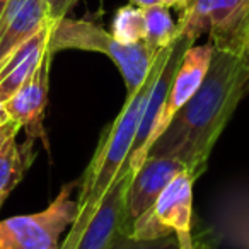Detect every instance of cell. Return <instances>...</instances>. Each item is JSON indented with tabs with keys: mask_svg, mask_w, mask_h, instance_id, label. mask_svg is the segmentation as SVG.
<instances>
[{
	"mask_svg": "<svg viewBox=\"0 0 249 249\" xmlns=\"http://www.w3.org/2000/svg\"><path fill=\"white\" fill-rule=\"evenodd\" d=\"M248 92L249 69L241 56L213 46L203 84L174 114L169 126L149 150V156L178 159L198 179L218 137Z\"/></svg>",
	"mask_w": 249,
	"mask_h": 249,
	"instance_id": "cell-1",
	"label": "cell"
},
{
	"mask_svg": "<svg viewBox=\"0 0 249 249\" xmlns=\"http://www.w3.org/2000/svg\"><path fill=\"white\" fill-rule=\"evenodd\" d=\"M173 43L160 50L150 67L145 82L137 92L126 96L120 114L101 139L92 160L80 179L79 200H77L79 207H86V205L97 207L101 198L109 190L118 174L128 166L130 154H132L133 143H135L137 133H139L147 99H149L157 77L160 75L167 58H169Z\"/></svg>",
	"mask_w": 249,
	"mask_h": 249,
	"instance_id": "cell-2",
	"label": "cell"
},
{
	"mask_svg": "<svg viewBox=\"0 0 249 249\" xmlns=\"http://www.w3.org/2000/svg\"><path fill=\"white\" fill-rule=\"evenodd\" d=\"M48 50L53 55L62 50H84L109 56L123 77L126 96L137 92L142 87L154 60L159 55V52H154L145 41L124 45L99 24L69 18L52 22Z\"/></svg>",
	"mask_w": 249,
	"mask_h": 249,
	"instance_id": "cell-3",
	"label": "cell"
},
{
	"mask_svg": "<svg viewBox=\"0 0 249 249\" xmlns=\"http://www.w3.org/2000/svg\"><path fill=\"white\" fill-rule=\"evenodd\" d=\"M79 183L63 184L55 200L38 213L0 220V249H58L60 237L80 213L72 191Z\"/></svg>",
	"mask_w": 249,
	"mask_h": 249,
	"instance_id": "cell-4",
	"label": "cell"
},
{
	"mask_svg": "<svg viewBox=\"0 0 249 249\" xmlns=\"http://www.w3.org/2000/svg\"><path fill=\"white\" fill-rule=\"evenodd\" d=\"M196 178L188 171L173 178L156 203L128 225V234L137 239H157L174 234L181 249H193V184Z\"/></svg>",
	"mask_w": 249,
	"mask_h": 249,
	"instance_id": "cell-5",
	"label": "cell"
},
{
	"mask_svg": "<svg viewBox=\"0 0 249 249\" xmlns=\"http://www.w3.org/2000/svg\"><path fill=\"white\" fill-rule=\"evenodd\" d=\"M133 171L124 167L104 193L75 249H111L128 232V188Z\"/></svg>",
	"mask_w": 249,
	"mask_h": 249,
	"instance_id": "cell-6",
	"label": "cell"
},
{
	"mask_svg": "<svg viewBox=\"0 0 249 249\" xmlns=\"http://www.w3.org/2000/svg\"><path fill=\"white\" fill-rule=\"evenodd\" d=\"M193 45H195V41H191V39L184 35H179L174 39L169 58H167L160 75L157 77L156 84H154L152 90H150L149 99H147L142 121H140L139 133H137L135 143H133L132 154H130L128 167L133 173H135V171L145 162L147 157H149V150L152 149L154 140H156L157 124H159V120L164 113V107H166V101H167V96H169L173 80H174V77H176V72H178V69H179L181 60H183L186 50Z\"/></svg>",
	"mask_w": 249,
	"mask_h": 249,
	"instance_id": "cell-7",
	"label": "cell"
},
{
	"mask_svg": "<svg viewBox=\"0 0 249 249\" xmlns=\"http://www.w3.org/2000/svg\"><path fill=\"white\" fill-rule=\"evenodd\" d=\"M248 0H190L181 11L178 33L196 41L201 35L210 36L215 48H222L234 29Z\"/></svg>",
	"mask_w": 249,
	"mask_h": 249,
	"instance_id": "cell-8",
	"label": "cell"
},
{
	"mask_svg": "<svg viewBox=\"0 0 249 249\" xmlns=\"http://www.w3.org/2000/svg\"><path fill=\"white\" fill-rule=\"evenodd\" d=\"M53 53L46 52L41 65L38 67L31 79L22 84L7 101H5V109H7L11 120L21 124V128L26 130L28 137L38 139L45 143L46 142L45 128H43V120H45V109L48 104V87H50V67H52Z\"/></svg>",
	"mask_w": 249,
	"mask_h": 249,
	"instance_id": "cell-9",
	"label": "cell"
},
{
	"mask_svg": "<svg viewBox=\"0 0 249 249\" xmlns=\"http://www.w3.org/2000/svg\"><path fill=\"white\" fill-rule=\"evenodd\" d=\"M212 56H213V45L210 41L205 45H193L186 50L179 69L176 72V77L173 80V86H171L164 113L159 120V124H157L156 140L169 126L174 114L200 89L208 73V69H210ZM156 140H154V143H156Z\"/></svg>",
	"mask_w": 249,
	"mask_h": 249,
	"instance_id": "cell-10",
	"label": "cell"
},
{
	"mask_svg": "<svg viewBox=\"0 0 249 249\" xmlns=\"http://www.w3.org/2000/svg\"><path fill=\"white\" fill-rule=\"evenodd\" d=\"M186 167L173 157L149 156L145 162L133 173L128 188V220L143 215L159 198L164 188Z\"/></svg>",
	"mask_w": 249,
	"mask_h": 249,
	"instance_id": "cell-11",
	"label": "cell"
},
{
	"mask_svg": "<svg viewBox=\"0 0 249 249\" xmlns=\"http://www.w3.org/2000/svg\"><path fill=\"white\" fill-rule=\"evenodd\" d=\"M48 22L46 0H9L0 18V63Z\"/></svg>",
	"mask_w": 249,
	"mask_h": 249,
	"instance_id": "cell-12",
	"label": "cell"
},
{
	"mask_svg": "<svg viewBox=\"0 0 249 249\" xmlns=\"http://www.w3.org/2000/svg\"><path fill=\"white\" fill-rule=\"evenodd\" d=\"M52 22L39 29L0 63V101H7L22 84L31 79L48 52Z\"/></svg>",
	"mask_w": 249,
	"mask_h": 249,
	"instance_id": "cell-13",
	"label": "cell"
},
{
	"mask_svg": "<svg viewBox=\"0 0 249 249\" xmlns=\"http://www.w3.org/2000/svg\"><path fill=\"white\" fill-rule=\"evenodd\" d=\"M36 156L38 152L35 149V139L28 137L24 143H18L16 139L9 140L0 152V200H5L21 183Z\"/></svg>",
	"mask_w": 249,
	"mask_h": 249,
	"instance_id": "cell-14",
	"label": "cell"
},
{
	"mask_svg": "<svg viewBox=\"0 0 249 249\" xmlns=\"http://www.w3.org/2000/svg\"><path fill=\"white\" fill-rule=\"evenodd\" d=\"M143 19H145V36H143V41L154 52H160V50L169 46L179 36L178 22L173 21L169 7H166V5L157 4L152 5V7L143 9Z\"/></svg>",
	"mask_w": 249,
	"mask_h": 249,
	"instance_id": "cell-15",
	"label": "cell"
},
{
	"mask_svg": "<svg viewBox=\"0 0 249 249\" xmlns=\"http://www.w3.org/2000/svg\"><path fill=\"white\" fill-rule=\"evenodd\" d=\"M111 35L118 41L124 45L143 41L145 36V19H143V9L139 5H123L116 11L111 24Z\"/></svg>",
	"mask_w": 249,
	"mask_h": 249,
	"instance_id": "cell-16",
	"label": "cell"
},
{
	"mask_svg": "<svg viewBox=\"0 0 249 249\" xmlns=\"http://www.w3.org/2000/svg\"><path fill=\"white\" fill-rule=\"evenodd\" d=\"M111 249H181V246L174 234L157 239H137L126 232L111 246Z\"/></svg>",
	"mask_w": 249,
	"mask_h": 249,
	"instance_id": "cell-17",
	"label": "cell"
},
{
	"mask_svg": "<svg viewBox=\"0 0 249 249\" xmlns=\"http://www.w3.org/2000/svg\"><path fill=\"white\" fill-rule=\"evenodd\" d=\"M248 41H249V0L246 2L244 9H242L241 16H239L237 22H235L229 38L225 39L224 46L218 50H227V52H232L235 55H241L242 48H244Z\"/></svg>",
	"mask_w": 249,
	"mask_h": 249,
	"instance_id": "cell-18",
	"label": "cell"
},
{
	"mask_svg": "<svg viewBox=\"0 0 249 249\" xmlns=\"http://www.w3.org/2000/svg\"><path fill=\"white\" fill-rule=\"evenodd\" d=\"M79 0H46V9H48V18L52 22L67 18V12L77 4Z\"/></svg>",
	"mask_w": 249,
	"mask_h": 249,
	"instance_id": "cell-19",
	"label": "cell"
},
{
	"mask_svg": "<svg viewBox=\"0 0 249 249\" xmlns=\"http://www.w3.org/2000/svg\"><path fill=\"white\" fill-rule=\"evenodd\" d=\"M19 130H21V124L16 123L14 120L7 121L5 124H2V126H0V152H2V149L7 145L9 140H12V139H16V137H18Z\"/></svg>",
	"mask_w": 249,
	"mask_h": 249,
	"instance_id": "cell-20",
	"label": "cell"
},
{
	"mask_svg": "<svg viewBox=\"0 0 249 249\" xmlns=\"http://www.w3.org/2000/svg\"><path fill=\"white\" fill-rule=\"evenodd\" d=\"M188 2H190V0H160V4L166 5V7H178V9H181V11L186 7Z\"/></svg>",
	"mask_w": 249,
	"mask_h": 249,
	"instance_id": "cell-21",
	"label": "cell"
},
{
	"mask_svg": "<svg viewBox=\"0 0 249 249\" xmlns=\"http://www.w3.org/2000/svg\"><path fill=\"white\" fill-rule=\"evenodd\" d=\"M133 5H139L142 9H147V7H152V5H157L160 4V0H130Z\"/></svg>",
	"mask_w": 249,
	"mask_h": 249,
	"instance_id": "cell-22",
	"label": "cell"
},
{
	"mask_svg": "<svg viewBox=\"0 0 249 249\" xmlns=\"http://www.w3.org/2000/svg\"><path fill=\"white\" fill-rule=\"evenodd\" d=\"M7 121H11V116H9L7 109H5V103L4 101H0V126L5 124Z\"/></svg>",
	"mask_w": 249,
	"mask_h": 249,
	"instance_id": "cell-23",
	"label": "cell"
},
{
	"mask_svg": "<svg viewBox=\"0 0 249 249\" xmlns=\"http://www.w3.org/2000/svg\"><path fill=\"white\" fill-rule=\"evenodd\" d=\"M239 56H241V60L244 62V65L249 69V41L246 43V46L242 48V52H241V55H239Z\"/></svg>",
	"mask_w": 249,
	"mask_h": 249,
	"instance_id": "cell-24",
	"label": "cell"
},
{
	"mask_svg": "<svg viewBox=\"0 0 249 249\" xmlns=\"http://www.w3.org/2000/svg\"><path fill=\"white\" fill-rule=\"evenodd\" d=\"M193 249H212V248L207 244V242H203V241H195Z\"/></svg>",
	"mask_w": 249,
	"mask_h": 249,
	"instance_id": "cell-25",
	"label": "cell"
},
{
	"mask_svg": "<svg viewBox=\"0 0 249 249\" xmlns=\"http://www.w3.org/2000/svg\"><path fill=\"white\" fill-rule=\"evenodd\" d=\"M7 2L9 0H0V18H2V12H4L5 7H7Z\"/></svg>",
	"mask_w": 249,
	"mask_h": 249,
	"instance_id": "cell-26",
	"label": "cell"
},
{
	"mask_svg": "<svg viewBox=\"0 0 249 249\" xmlns=\"http://www.w3.org/2000/svg\"><path fill=\"white\" fill-rule=\"evenodd\" d=\"M4 201H5V200H0V208H2V205H4Z\"/></svg>",
	"mask_w": 249,
	"mask_h": 249,
	"instance_id": "cell-27",
	"label": "cell"
}]
</instances>
